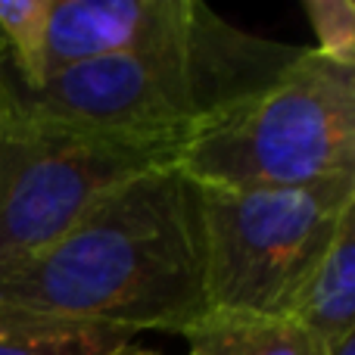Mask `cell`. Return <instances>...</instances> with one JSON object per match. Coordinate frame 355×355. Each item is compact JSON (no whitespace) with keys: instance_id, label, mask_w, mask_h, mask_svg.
<instances>
[{"instance_id":"14","label":"cell","mask_w":355,"mask_h":355,"mask_svg":"<svg viewBox=\"0 0 355 355\" xmlns=\"http://www.w3.org/2000/svg\"><path fill=\"white\" fill-rule=\"evenodd\" d=\"M110 355H156V352H150V349H131V346H122V349H116V352H110Z\"/></svg>"},{"instance_id":"6","label":"cell","mask_w":355,"mask_h":355,"mask_svg":"<svg viewBox=\"0 0 355 355\" xmlns=\"http://www.w3.org/2000/svg\"><path fill=\"white\" fill-rule=\"evenodd\" d=\"M196 0H53L47 25V78L69 66L116 60L190 28Z\"/></svg>"},{"instance_id":"2","label":"cell","mask_w":355,"mask_h":355,"mask_svg":"<svg viewBox=\"0 0 355 355\" xmlns=\"http://www.w3.org/2000/svg\"><path fill=\"white\" fill-rule=\"evenodd\" d=\"M306 47L240 31L202 6L190 28L116 60L69 66L37 91L12 81L19 106L66 122L193 135L277 81Z\"/></svg>"},{"instance_id":"4","label":"cell","mask_w":355,"mask_h":355,"mask_svg":"<svg viewBox=\"0 0 355 355\" xmlns=\"http://www.w3.org/2000/svg\"><path fill=\"white\" fill-rule=\"evenodd\" d=\"M187 135L94 128L37 116L12 97L0 119V268L60 240L125 181L175 166Z\"/></svg>"},{"instance_id":"7","label":"cell","mask_w":355,"mask_h":355,"mask_svg":"<svg viewBox=\"0 0 355 355\" xmlns=\"http://www.w3.org/2000/svg\"><path fill=\"white\" fill-rule=\"evenodd\" d=\"M287 318L327 352L355 334V212L340 225Z\"/></svg>"},{"instance_id":"12","label":"cell","mask_w":355,"mask_h":355,"mask_svg":"<svg viewBox=\"0 0 355 355\" xmlns=\"http://www.w3.org/2000/svg\"><path fill=\"white\" fill-rule=\"evenodd\" d=\"M6 106H10V62H6V53L0 47V119H3Z\"/></svg>"},{"instance_id":"3","label":"cell","mask_w":355,"mask_h":355,"mask_svg":"<svg viewBox=\"0 0 355 355\" xmlns=\"http://www.w3.org/2000/svg\"><path fill=\"white\" fill-rule=\"evenodd\" d=\"M178 168L200 187H306L355 175V66L306 47L277 81L193 131Z\"/></svg>"},{"instance_id":"1","label":"cell","mask_w":355,"mask_h":355,"mask_svg":"<svg viewBox=\"0 0 355 355\" xmlns=\"http://www.w3.org/2000/svg\"><path fill=\"white\" fill-rule=\"evenodd\" d=\"M0 312L181 334L209 312L200 187L175 162L110 190L60 240L0 268Z\"/></svg>"},{"instance_id":"13","label":"cell","mask_w":355,"mask_h":355,"mask_svg":"<svg viewBox=\"0 0 355 355\" xmlns=\"http://www.w3.org/2000/svg\"><path fill=\"white\" fill-rule=\"evenodd\" d=\"M327 355H355V334H352V337H346L343 343H337Z\"/></svg>"},{"instance_id":"10","label":"cell","mask_w":355,"mask_h":355,"mask_svg":"<svg viewBox=\"0 0 355 355\" xmlns=\"http://www.w3.org/2000/svg\"><path fill=\"white\" fill-rule=\"evenodd\" d=\"M50 10L53 0H0V47L22 91H37L47 81Z\"/></svg>"},{"instance_id":"9","label":"cell","mask_w":355,"mask_h":355,"mask_svg":"<svg viewBox=\"0 0 355 355\" xmlns=\"http://www.w3.org/2000/svg\"><path fill=\"white\" fill-rule=\"evenodd\" d=\"M135 334L0 312V355H110Z\"/></svg>"},{"instance_id":"5","label":"cell","mask_w":355,"mask_h":355,"mask_svg":"<svg viewBox=\"0 0 355 355\" xmlns=\"http://www.w3.org/2000/svg\"><path fill=\"white\" fill-rule=\"evenodd\" d=\"M352 212L355 175L306 187H200L209 312L287 318Z\"/></svg>"},{"instance_id":"11","label":"cell","mask_w":355,"mask_h":355,"mask_svg":"<svg viewBox=\"0 0 355 355\" xmlns=\"http://www.w3.org/2000/svg\"><path fill=\"white\" fill-rule=\"evenodd\" d=\"M318 53L340 66H355V3L352 0H306L302 3Z\"/></svg>"},{"instance_id":"8","label":"cell","mask_w":355,"mask_h":355,"mask_svg":"<svg viewBox=\"0 0 355 355\" xmlns=\"http://www.w3.org/2000/svg\"><path fill=\"white\" fill-rule=\"evenodd\" d=\"M181 337L190 355H327L318 340L281 315L206 312Z\"/></svg>"}]
</instances>
